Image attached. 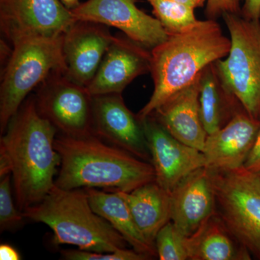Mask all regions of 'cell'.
Here are the masks:
<instances>
[{"mask_svg":"<svg viewBox=\"0 0 260 260\" xmlns=\"http://www.w3.org/2000/svg\"><path fill=\"white\" fill-rule=\"evenodd\" d=\"M57 130L28 97L0 138V178L12 174L16 205L23 213L42 202L54 186L60 156L54 148Z\"/></svg>","mask_w":260,"mask_h":260,"instance_id":"cell-1","label":"cell"},{"mask_svg":"<svg viewBox=\"0 0 260 260\" xmlns=\"http://www.w3.org/2000/svg\"><path fill=\"white\" fill-rule=\"evenodd\" d=\"M54 148L60 166L54 185L60 189L103 188L129 192L155 181V171L145 161L95 135H56Z\"/></svg>","mask_w":260,"mask_h":260,"instance_id":"cell-2","label":"cell"},{"mask_svg":"<svg viewBox=\"0 0 260 260\" xmlns=\"http://www.w3.org/2000/svg\"><path fill=\"white\" fill-rule=\"evenodd\" d=\"M230 38L215 20L207 19L191 30L169 35L151 49L153 92L137 114L140 121L151 115L174 93L185 88L206 67L229 54Z\"/></svg>","mask_w":260,"mask_h":260,"instance_id":"cell-3","label":"cell"},{"mask_svg":"<svg viewBox=\"0 0 260 260\" xmlns=\"http://www.w3.org/2000/svg\"><path fill=\"white\" fill-rule=\"evenodd\" d=\"M23 214L25 218L50 228L56 245L113 252L125 249L128 244L109 222L94 212L84 189L67 190L54 185L42 202Z\"/></svg>","mask_w":260,"mask_h":260,"instance_id":"cell-4","label":"cell"},{"mask_svg":"<svg viewBox=\"0 0 260 260\" xmlns=\"http://www.w3.org/2000/svg\"><path fill=\"white\" fill-rule=\"evenodd\" d=\"M63 36L23 37L11 43L0 85L1 135L34 88L54 72L65 73Z\"/></svg>","mask_w":260,"mask_h":260,"instance_id":"cell-5","label":"cell"},{"mask_svg":"<svg viewBox=\"0 0 260 260\" xmlns=\"http://www.w3.org/2000/svg\"><path fill=\"white\" fill-rule=\"evenodd\" d=\"M222 17L231 48L225 59L215 61L219 75L246 112L260 120V20L235 13Z\"/></svg>","mask_w":260,"mask_h":260,"instance_id":"cell-6","label":"cell"},{"mask_svg":"<svg viewBox=\"0 0 260 260\" xmlns=\"http://www.w3.org/2000/svg\"><path fill=\"white\" fill-rule=\"evenodd\" d=\"M209 171L217 213L237 240L260 259V176L244 167Z\"/></svg>","mask_w":260,"mask_h":260,"instance_id":"cell-7","label":"cell"},{"mask_svg":"<svg viewBox=\"0 0 260 260\" xmlns=\"http://www.w3.org/2000/svg\"><path fill=\"white\" fill-rule=\"evenodd\" d=\"M38 112L58 134L69 137L93 135V95L86 87L54 72L34 95Z\"/></svg>","mask_w":260,"mask_h":260,"instance_id":"cell-8","label":"cell"},{"mask_svg":"<svg viewBox=\"0 0 260 260\" xmlns=\"http://www.w3.org/2000/svg\"><path fill=\"white\" fill-rule=\"evenodd\" d=\"M75 21L60 0H0V28L10 44L23 37L63 35Z\"/></svg>","mask_w":260,"mask_h":260,"instance_id":"cell-9","label":"cell"},{"mask_svg":"<svg viewBox=\"0 0 260 260\" xmlns=\"http://www.w3.org/2000/svg\"><path fill=\"white\" fill-rule=\"evenodd\" d=\"M136 0H87L71 10L76 20L119 29L132 40L152 49L167 40V32L155 17L136 5Z\"/></svg>","mask_w":260,"mask_h":260,"instance_id":"cell-10","label":"cell"},{"mask_svg":"<svg viewBox=\"0 0 260 260\" xmlns=\"http://www.w3.org/2000/svg\"><path fill=\"white\" fill-rule=\"evenodd\" d=\"M150 154L155 182L168 192L191 173L206 167L204 154L174 138L149 116L141 120Z\"/></svg>","mask_w":260,"mask_h":260,"instance_id":"cell-11","label":"cell"},{"mask_svg":"<svg viewBox=\"0 0 260 260\" xmlns=\"http://www.w3.org/2000/svg\"><path fill=\"white\" fill-rule=\"evenodd\" d=\"M93 127L101 140L150 162L142 121L126 107L121 93L93 96Z\"/></svg>","mask_w":260,"mask_h":260,"instance_id":"cell-12","label":"cell"},{"mask_svg":"<svg viewBox=\"0 0 260 260\" xmlns=\"http://www.w3.org/2000/svg\"><path fill=\"white\" fill-rule=\"evenodd\" d=\"M151 49L124 34L114 36L96 74L86 87L94 95L122 93L137 78L150 73Z\"/></svg>","mask_w":260,"mask_h":260,"instance_id":"cell-13","label":"cell"},{"mask_svg":"<svg viewBox=\"0 0 260 260\" xmlns=\"http://www.w3.org/2000/svg\"><path fill=\"white\" fill-rule=\"evenodd\" d=\"M114 37L107 25L76 20L63 36L64 75L75 83L88 86Z\"/></svg>","mask_w":260,"mask_h":260,"instance_id":"cell-14","label":"cell"},{"mask_svg":"<svg viewBox=\"0 0 260 260\" xmlns=\"http://www.w3.org/2000/svg\"><path fill=\"white\" fill-rule=\"evenodd\" d=\"M260 127V120L251 117L245 109L229 122L208 135L203 153L210 170H233L244 167Z\"/></svg>","mask_w":260,"mask_h":260,"instance_id":"cell-15","label":"cell"},{"mask_svg":"<svg viewBox=\"0 0 260 260\" xmlns=\"http://www.w3.org/2000/svg\"><path fill=\"white\" fill-rule=\"evenodd\" d=\"M215 213V190L208 168L191 173L171 193V221L186 237Z\"/></svg>","mask_w":260,"mask_h":260,"instance_id":"cell-16","label":"cell"},{"mask_svg":"<svg viewBox=\"0 0 260 260\" xmlns=\"http://www.w3.org/2000/svg\"><path fill=\"white\" fill-rule=\"evenodd\" d=\"M200 76L172 95L150 116L174 138L203 152L208 134L200 116Z\"/></svg>","mask_w":260,"mask_h":260,"instance_id":"cell-17","label":"cell"},{"mask_svg":"<svg viewBox=\"0 0 260 260\" xmlns=\"http://www.w3.org/2000/svg\"><path fill=\"white\" fill-rule=\"evenodd\" d=\"M189 259H251V253L237 240L218 213H214L186 238Z\"/></svg>","mask_w":260,"mask_h":260,"instance_id":"cell-18","label":"cell"},{"mask_svg":"<svg viewBox=\"0 0 260 260\" xmlns=\"http://www.w3.org/2000/svg\"><path fill=\"white\" fill-rule=\"evenodd\" d=\"M129 207L135 223L146 240L155 246L159 231L171 221V194L155 181L129 192L116 191Z\"/></svg>","mask_w":260,"mask_h":260,"instance_id":"cell-19","label":"cell"},{"mask_svg":"<svg viewBox=\"0 0 260 260\" xmlns=\"http://www.w3.org/2000/svg\"><path fill=\"white\" fill-rule=\"evenodd\" d=\"M199 103L202 122L208 135L221 129L238 112L244 109L225 86L215 62L202 72Z\"/></svg>","mask_w":260,"mask_h":260,"instance_id":"cell-20","label":"cell"},{"mask_svg":"<svg viewBox=\"0 0 260 260\" xmlns=\"http://www.w3.org/2000/svg\"><path fill=\"white\" fill-rule=\"evenodd\" d=\"M84 189L94 212L109 222L134 250L150 259L158 256L155 246L150 244L140 232L125 200L117 191L109 192L95 188Z\"/></svg>","mask_w":260,"mask_h":260,"instance_id":"cell-21","label":"cell"},{"mask_svg":"<svg viewBox=\"0 0 260 260\" xmlns=\"http://www.w3.org/2000/svg\"><path fill=\"white\" fill-rule=\"evenodd\" d=\"M154 17L160 22L168 35H175L194 28L200 20L194 8L174 0H148Z\"/></svg>","mask_w":260,"mask_h":260,"instance_id":"cell-22","label":"cell"},{"mask_svg":"<svg viewBox=\"0 0 260 260\" xmlns=\"http://www.w3.org/2000/svg\"><path fill=\"white\" fill-rule=\"evenodd\" d=\"M186 238L172 221L166 224L155 238V248L159 259H189Z\"/></svg>","mask_w":260,"mask_h":260,"instance_id":"cell-23","label":"cell"},{"mask_svg":"<svg viewBox=\"0 0 260 260\" xmlns=\"http://www.w3.org/2000/svg\"><path fill=\"white\" fill-rule=\"evenodd\" d=\"M0 179V230L15 232L23 225L25 218L13 200L12 174Z\"/></svg>","mask_w":260,"mask_h":260,"instance_id":"cell-24","label":"cell"},{"mask_svg":"<svg viewBox=\"0 0 260 260\" xmlns=\"http://www.w3.org/2000/svg\"><path fill=\"white\" fill-rule=\"evenodd\" d=\"M61 255L68 260H145L150 258L140 254L134 249H119L113 252H97L82 250V249H68L62 250Z\"/></svg>","mask_w":260,"mask_h":260,"instance_id":"cell-25","label":"cell"},{"mask_svg":"<svg viewBox=\"0 0 260 260\" xmlns=\"http://www.w3.org/2000/svg\"><path fill=\"white\" fill-rule=\"evenodd\" d=\"M205 15L208 19L215 20L225 13L240 15L241 0H207Z\"/></svg>","mask_w":260,"mask_h":260,"instance_id":"cell-26","label":"cell"},{"mask_svg":"<svg viewBox=\"0 0 260 260\" xmlns=\"http://www.w3.org/2000/svg\"><path fill=\"white\" fill-rule=\"evenodd\" d=\"M244 167L249 172L260 176V127Z\"/></svg>","mask_w":260,"mask_h":260,"instance_id":"cell-27","label":"cell"},{"mask_svg":"<svg viewBox=\"0 0 260 260\" xmlns=\"http://www.w3.org/2000/svg\"><path fill=\"white\" fill-rule=\"evenodd\" d=\"M241 16L249 20H260V0H242Z\"/></svg>","mask_w":260,"mask_h":260,"instance_id":"cell-28","label":"cell"},{"mask_svg":"<svg viewBox=\"0 0 260 260\" xmlns=\"http://www.w3.org/2000/svg\"><path fill=\"white\" fill-rule=\"evenodd\" d=\"M0 259L19 260L21 259V256L13 246L3 244L0 245Z\"/></svg>","mask_w":260,"mask_h":260,"instance_id":"cell-29","label":"cell"},{"mask_svg":"<svg viewBox=\"0 0 260 260\" xmlns=\"http://www.w3.org/2000/svg\"><path fill=\"white\" fill-rule=\"evenodd\" d=\"M174 1L188 5V6H190L194 9L203 8L206 5L207 3V0H174Z\"/></svg>","mask_w":260,"mask_h":260,"instance_id":"cell-30","label":"cell"},{"mask_svg":"<svg viewBox=\"0 0 260 260\" xmlns=\"http://www.w3.org/2000/svg\"><path fill=\"white\" fill-rule=\"evenodd\" d=\"M60 1L70 11L74 10L80 4V0H60Z\"/></svg>","mask_w":260,"mask_h":260,"instance_id":"cell-31","label":"cell"}]
</instances>
